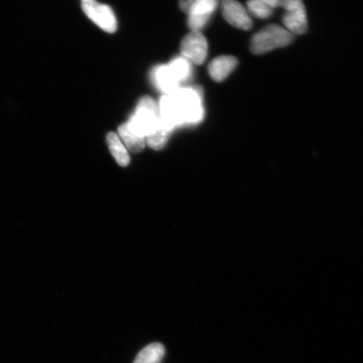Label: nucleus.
<instances>
[{
	"label": "nucleus",
	"mask_w": 363,
	"mask_h": 363,
	"mask_svg": "<svg viewBox=\"0 0 363 363\" xmlns=\"http://www.w3.org/2000/svg\"><path fill=\"white\" fill-rule=\"evenodd\" d=\"M184 124H197L203 120V89L199 86L179 88L171 94Z\"/></svg>",
	"instance_id": "1"
},
{
	"label": "nucleus",
	"mask_w": 363,
	"mask_h": 363,
	"mask_svg": "<svg viewBox=\"0 0 363 363\" xmlns=\"http://www.w3.org/2000/svg\"><path fill=\"white\" fill-rule=\"evenodd\" d=\"M294 38L295 36L284 27L272 24L252 36L250 48L252 53L260 55L277 48L287 47Z\"/></svg>",
	"instance_id": "2"
},
{
	"label": "nucleus",
	"mask_w": 363,
	"mask_h": 363,
	"mask_svg": "<svg viewBox=\"0 0 363 363\" xmlns=\"http://www.w3.org/2000/svg\"><path fill=\"white\" fill-rule=\"evenodd\" d=\"M160 119L159 106L151 97L140 99L135 112L127 123L135 133L147 138L158 125Z\"/></svg>",
	"instance_id": "3"
},
{
	"label": "nucleus",
	"mask_w": 363,
	"mask_h": 363,
	"mask_svg": "<svg viewBox=\"0 0 363 363\" xmlns=\"http://www.w3.org/2000/svg\"><path fill=\"white\" fill-rule=\"evenodd\" d=\"M82 9L94 24L108 33H115L117 21L112 9L96 1V0H82Z\"/></svg>",
	"instance_id": "4"
},
{
	"label": "nucleus",
	"mask_w": 363,
	"mask_h": 363,
	"mask_svg": "<svg viewBox=\"0 0 363 363\" xmlns=\"http://www.w3.org/2000/svg\"><path fill=\"white\" fill-rule=\"evenodd\" d=\"M180 51L182 57L195 65H201L207 57V40L201 31H191L182 40Z\"/></svg>",
	"instance_id": "5"
},
{
	"label": "nucleus",
	"mask_w": 363,
	"mask_h": 363,
	"mask_svg": "<svg viewBox=\"0 0 363 363\" xmlns=\"http://www.w3.org/2000/svg\"><path fill=\"white\" fill-rule=\"evenodd\" d=\"M220 0H179L182 11L188 13L189 20L197 26H203L211 19Z\"/></svg>",
	"instance_id": "6"
},
{
	"label": "nucleus",
	"mask_w": 363,
	"mask_h": 363,
	"mask_svg": "<svg viewBox=\"0 0 363 363\" xmlns=\"http://www.w3.org/2000/svg\"><path fill=\"white\" fill-rule=\"evenodd\" d=\"M221 11L225 20L235 28L243 30L252 29V18L247 9L238 0H222Z\"/></svg>",
	"instance_id": "7"
},
{
	"label": "nucleus",
	"mask_w": 363,
	"mask_h": 363,
	"mask_svg": "<svg viewBox=\"0 0 363 363\" xmlns=\"http://www.w3.org/2000/svg\"><path fill=\"white\" fill-rule=\"evenodd\" d=\"M284 28L290 33L303 35L308 30V19L305 4L303 1L294 4L285 11L283 16Z\"/></svg>",
	"instance_id": "8"
},
{
	"label": "nucleus",
	"mask_w": 363,
	"mask_h": 363,
	"mask_svg": "<svg viewBox=\"0 0 363 363\" xmlns=\"http://www.w3.org/2000/svg\"><path fill=\"white\" fill-rule=\"evenodd\" d=\"M238 65V59L233 56H220L212 60L208 65V74L216 82H223Z\"/></svg>",
	"instance_id": "9"
},
{
	"label": "nucleus",
	"mask_w": 363,
	"mask_h": 363,
	"mask_svg": "<svg viewBox=\"0 0 363 363\" xmlns=\"http://www.w3.org/2000/svg\"><path fill=\"white\" fill-rule=\"evenodd\" d=\"M152 78L156 87L165 94H174L179 89L178 80L167 65H160L154 68Z\"/></svg>",
	"instance_id": "10"
},
{
	"label": "nucleus",
	"mask_w": 363,
	"mask_h": 363,
	"mask_svg": "<svg viewBox=\"0 0 363 363\" xmlns=\"http://www.w3.org/2000/svg\"><path fill=\"white\" fill-rule=\"evenodd\" d=\"M118 133L122 143L131 152L138 153L143 151L146 146V138L135 133L127 122L119 127Z\"/></svg>",
	"instance_id": "11"
},
{
	"label": "nucleus",
	"mask_w": 363,
	"mask_h": 363,
	"mask_svg": "<svg viewBox=\"0 0 363 363\" xmlns=\"http://www.w3.org/2000/svg\"><path fill=\"white\" fill-rule=\"evenodd\" d=\"M107 144L111 152L116 158L118 164L121 167H127L130 164V155L122 140L116 133H111L107 135Z\"/></svg>",
	"instance_id": "12"
},
{
	"label": "nucleus",
	"mask_w": 363,
	"mask_h": 363,
	"mask_svg": "<svg viewBox=\"0 0 363 363\" xmlns=\"http://www.w3.org/2000/svg\"><path fill=\"white\" fill-rule=\"evenodd\" d=\"M164 356V346L161 343L154 342L144 347L138 353L134 363H161Z\"/></svg>",
	"instance_id": "13"
},
{
	"label": "nucleus",
	"mask_w": 363,
	"mask_h": 363,
	"mask_svg": "<svg viewBox=\"0 0 363 363\" xmlns=\"http://www.w3.org/2000/svg\"><path fill=\"white\" fill-rule=\"evenodd\" d=\"M172 130L174 129L164 123L160 118L156 129L147 138L148 146L155 150H161L164 147Z\"/></svg>",
	"instance_id": "14"
},
{
	"label": "nucleus",
	"mask_w": 363,
	"mask_h": 363,
	"mask_svg": "<svg viewBox=\"0 0 363 363\" xmlns=\"http://www.w3.org/2000/svg\"><path fill=\"white\" fill-rule=\"evenodd\" d=\"M167 66L179 84L187 81L192 75L191 62L184 57H176Z\"/></svg>",
	"instance_id": "15"
},
{
	"label": "nucleus",
	"mask_w": 363,
	"mask_h": 363,
	"mask_svg": "<svg viewBox=\"0 0 363 363\" xmlns=\"http://www.w3.org/2000/svg\"><path fill=\"white\" fill-rule=\"evenodd\" d=\"M247 6L248 13L258 19H267L274 13V9L262 0H248Z\"/></svg>",
	"instance_id": "16"
},
{
	"label": "nucleus",
	"mask_w": 363,
	"mask_h": 363,
	"mask_svg": "<svg viewBox=\"0 0 363 363\" xmlns=\"http://www.w3.org/2000/svg\"><path fill=\"white\" fill-rule=\"evenodd\" d=\"M267 4L274 9L276 8H284V10H288L289 7L294 6V4L303 1V0H262Z\"/></svg>",
	"instance_id": "17"
}]
</instances>
